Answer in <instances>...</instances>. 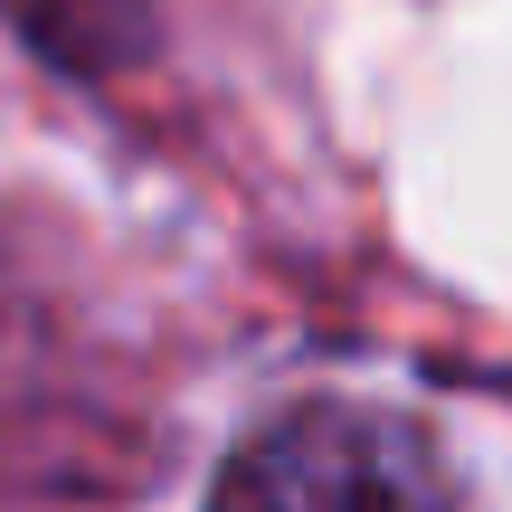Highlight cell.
<instances>
[{
    "label": "cell",
    "mask_w": 512,
    "mask_h": 512,
    "mask_svg": "<svg viewBox=\"0 0 512 512\" xmlns=\"http://www.w3.org/2000/svg\"><path fill=\"white\" fill-rule=\"evenodd\" d=\"M19 19H29L48 48H67V57H114L133 29H143V0H19Z\"/></svg>",
    "instance_id": "7a4b0ae2"
},
{
    "label": "cell",
    "mask_w": 512,
    "mask_h": 512,
    "mask_svg": "<svg viewBox=\"0 0 512 512\" xmlns=\"http://www.w3.org/2000/svg\"><path fill=\"white\" fill-rule=\"evenodd\" d=\"M228 494H446V475L380 418H342V408H313L294 427H266L238 465H228Z\"/></svg>",
    "instance_id": "6da1fadb"
}]
</instances>
